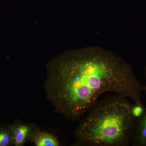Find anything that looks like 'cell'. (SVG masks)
<instances>
[{
    "mask_svg": "<svg viewBox=\"0 0 146 146\" xmlns=\"http://www.w3.org/2000/svg\"><path fill=\"white\" fill-rule=\"evenodd\" d=\"M47 99L56 112L75 121L107 92L143 104L144 91L132 67L117 54L91 46L64 55L51 66L45 82Z\"/></svg>",
    "mask_w": 146,
    "mask_h": 146,
    "instance_id": "1",
    "label": "cell"
},
{
    "mask_svg": "<svg viewBox=\"0 0 146 146\" xmlns=\"http://www.w3.org/2000/svg\"><path fill=\"white\" fill-rule=\"evenodd\" d=\"M127 98L115 94L98 101L75 132L74 145L128 146L136 119Z\"/></svg>",
    "mask_w": 146,
    "mask_h": 146,
    "instance_id": "2",
    "label": "cell"
},
{
    "mask_svg": "<svg viewBox=\"0 0 146 146\" xmlns=\"http://www.w3.org/2000/svg\"><path fill=\"white\" fill-rule=\"evenodd\" d=\"M13 135V144L23 146L31 136L33 138L35 132H33L31 126L24 124L14 123L9 126Z\"/></svg>",
    "mask_w": 146,
    "mask_h": 146,
    "instance_id": "3",
    "label": "cell"
},
{
    "mask_svg": "<svg viewBox=\"0 0 146 146\" xmlns=\"http://www.w3.org/2000/svg\"><path fill=\"white\" fill-rule=\"evenodd\" d=\"M130 145L146 146V108L143 114L136 120Z\"/></svg>",
    "mask_w": 146,
    "mask_h": 146,
    "instance_id": "4",
    "label": "cell"
},
{
    "mask_svg": "<svg viewBox=\"0 0 146 146\" xmlns=\"http://www.w3.org/2000/svg\"><path fill=\"white\" fill-rule=\"evenodd\" d=\"M33 139L36 146H58L60 145L54 136L44 131H36Z\"/></svg>",
    "mask_w": 146,
    "mask_h": 146,
    "instance_id": "5",
    "label": "cell"
},
{
    "mask_svg": "<svg viewBox=\"0 0 146 146\" xmlns=\"http://www.w3.org/2000/svg\"><path fill=\"white\" fill-rule=\"evenodd\" d=\"M13 144V135L9 127L0 128V146Z\"/></svg>",
    "mask_w": 146,
    "mask_h": 146,
    "instance_id": "6",
    "label": "cell"
},
{
    "mask_svg": "<svg viewBox=\"0 0 146 146\" xmlns=\"http://www.w3.org/2000/svg\"><path fill=\"white\" fill-rule=\"evenodd\" d=\"M146 106L143 104L134 103L132 104L131 113L133 117L137 119L143 114L146 110Z\"/></svg>",
    "mask_w": 146,
    "mask_h": 146,
    "instance_id": "7",
    "label": "cell"
},
{
    "mask_svg": "<svg viewBox=\"0 0 146 146\" xmlns=\"http://www.w3.org/2000/svg\"><path fill=\"white\" fill-rule=\"evenodd\" d=\"M145 78H146V68H145ZM144 92L145 93V94H146V83L145 85V86H144Z\"/></svg>",
    "mask_w": 146,
    "mask_h": 146,
    "instance_id": "8",
    "label": "cell"
}]
</instances>
